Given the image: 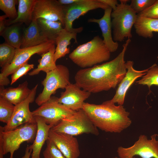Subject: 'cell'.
I'll return each instance as SVG.
<instances>
[{
  "label": "cell",
  "instance_id": "13",
  "mask_svg": "<svg viewBox=\"0 0 158 158\" xmlns=\"http://www.w3.org/2000/svg\"><path fill=\"white\" fill-rule=\"evenodd\" d=\"M65 6L58 0H35L32 10V19L44 18L64 24Z\"/></svg>",
  "mask_w": 158,
  "mask_h": 158
},
{
  "label": "cell",
  "instance_id": "15",
  "mask_svg": "<svg viewBox=\"0 0 158 158\" xmlns=\"http://www.w3.org/2000/svg\"><path fill=\"white\" fill-rule=\"evenodd\" d=\"M49 138L51 140L66 158H78L80 155L77 139L74 136L56 132L50 129Z\"/></svg>",
  "mask_w": 158,
  "mask_h": 158
},
{
  "label": "cell",
  "instance_id": "18",
  "mask_svg": "<svg viewBox=\"0 0 158 158\" xmlns=\"http://www.w3.org/2000/svg\"><path fill=\"white\" fill-rule=\"evenodd\" d=\"M50 41L52 40L43 32L37 20L32 19L29 26L23 29L20 48L36 46Z\"/></svg>",
  "mask_w": 158,
  "mask_h": 158
},
{
  "label": "cell",
  "instance_id": "10",
  "mask_svg": "<svg viewBox=\"0 0 158 158\" xmlns=\"http://www.w3.org/2000/svg\"><path fill=\"white\" fill-rule=\"evenodd\" d=\"M64 6V28L69 32L79 31L80 32L83 30V27L73 28V23L76 19L90 11L98 8L104 10L109 7L99 0H80L77 3Z\"/></svg>",
  "mask_w": 158,
  "mask_h": 158
},
{
  "label": "cell",
  "instance_id": "20",
  "mask_svg": "<svg viewBox=\"0 0 158 158\" xmlns=\"http://www.w3.org/2000/svg\"><path fill=\"white\" fill-rule=\"evenodd\" d=\"M31 91L28 87V81H25L15 88H5L4 86H0V97L16 105L27 98Z\"/></svg>",
  "mask_w": 158,
  "mask_h": 158
},
{
  "label": "cell",
  "instance_id": "34",
  "mask_svg": "<svg viewBox=\"0 0 158 158\" xmlns=\"http://www.w3.org/2000/svg\"><path fill=\"white\" fill-rule=\"evenodd\" d=\"M138 16L158 19V0L148 8L137 14Z\"/></svg>",
  "mask_w": 158,
  "mask_h": 158
},
{
  "label": "cell",
  "instance_id": "5",
  "mask_svg": "<svg viewBox=\"0 0 158 158\" xmlns=\"http://www.w3.org/2000/svg\"><path fill=\"white\" fill-rule=\"evenodd\" d=\"M36 123H27L15 129L4 131L0 129V140L2 142L4 155L9 152V158H13V154L24 142H33L37 133Z\"/></svg>",
  "mask_w": 158,
  "mask_h": 158
},
{
  "label": "cell",
  "instance_id": "36",
  "mask_svg": "<svg viewBox=\"0 0 158 158\" xmlns=\"http://www.w3.org/2000/svg\"><path fill=\"white\" fill-rule=\"evenodd\" d=\"M8 18L5 15L0 16V35H1L6 26V18Z\"/></svg>",
  "mask_w": 158,
  "mask_h": 158
},
{
  "label": "cell",
  "instance_id": "32",
  "mask_svg": "<svg viewBox=\"0 0 158 158\" xmlns=\"http://www.w3.org/2000/svg\"><path fill=\"white\" fill-rule=\"evenodd\" d=\"M156 0H131L130 5L137 14L141 12L151 6Z\"/></svg>",
  "mask_w": 158,
  "mask_h": 158
},
{
  "label": "cell",
  "instance_id": "35",
  "mask_svg": "<svg viewBox=\"0 0 158 158\" xmlns=\"http://www.w3.org/2000/svg\"><path fill=\"white\" fill-rule=\"evenodd\" d=\"M101 3L111 8L113 10H115L118 4L116 0H99Z\"/></svg>",
  "mask_w": 158,
  "mask_h": 158
},
{
  "label": "cell",
  "instance_id": "14",
  "mask_svg": "<svg viewBox=\"0 0 158 158\" xmlns=\"http://www.w3.org/2000/svg\"><path fill=\"white\" fill-rule=\"evenodd\" d=\"M75 83H71L61 93L58 101L72 110L77 111L82 109L84 101L90 96L91 93L83 90Z\"/></svg>",
  "mask_w": 158,
  "mask_h": 158
},
{
  "label": "cell",
  "instance_id": "4",
  "mask_svg": "<svg viewBox=\"0 0 158 158\" xmlns=\"http://www.w3.org/2000/svg\"><path fill=\"white\" fill-rule=\"evenodd\" d=\"M119 1L120 3L111 14L113 39L117 42L132 37V28L138 17L137 13L127 4L129 0Z\"/></svg>",
  "mask_w": 158,
  "mask_h": 158
},
{
  "label": "cell",
  "instance_id": "38",
  "mask_svg": "<svg viewBox=\"0 0 158 158\" xmlns=\"http://www.w3.org/2000/svg\"><path fill=\"white\" fill-rule=\"evenodd\" d=\"M80 0H58L59 3L62 5L65 6L79 2Z\"/></svg>",
  "mask_w": 158,
  "mask_h": 158
},
{
  "label": "cell",
  "instance_id": "17",
  "mask_svg": "<svg viewBox=\"0 0 158 158\" xmlns=\"http://www.w3.org/2000/svg\"><path fill=\"white\" fill-rule=\"evenodd\" d=\"M112 9L109 7L104 10V14L99 19L94 18L88 20V23H97L101 31L103 40L111 53L116 51L118 47V42L114 41L112 36L111 14Z\"/></svg>",
  "mask_w": 158,
  "mask_h": 158
},
{
  "label": "cell",
  "instance_id": "24",
  "mask_svg": "<svg viewBox=\"0 0 158 158\" xmlns=\"http://www.w3.org/2000/svg\"><path fill=\"white\" fill-rule=\"evenodd\" d=\"M55 49V45L48 51L41 55V58L38 60L39 64L37 68L29 72L28 75L32 76L37 75L41 71L46 73L55 69L57 66L54 60Z\"/></svg>",
  "mask_w": 158,
  "mask_h": 158
},
{
  "label": "cell",
  "instance_id": "27",
  "mask_svg": "<svg viewBox=\"0 0 158 158\" xmlns=\"http://www.w3.org/2000/svg\"><path fill=\"white\" fill-rule=\"evenodd\" d=\"M16 49L6 42L0 44V66L2 68L10 64L14 57Z\"/></svg>",
  "mask_w": 158,
  "mask_h": 158
},
{
  "label": "cell",
  "instance_id": "9",
  "mask_svg": "<svg viewBox=\"0 0 158 158\" xmlns=\"http://www.w3.org/2000/svg\"><path fill=\"white\" fill-rule=\"evenodd\" d=\"M58 99L56 97L51 96L48 100L32 111L33 116L41 117L47 124L54 126L76 111L59 103Z\"/></svg>",
  "mask_w": 158,
  "mask_h": 158
},
{
  "label": "cell",
  "instance_id": "1",
  "mask_svg": "<svg viewBox=\"0 0 158 158\" xmlns=\"http://www.w3.org/2000/svg\"><path fill=\"white\" fill-rule=\"evenodd\" d=\"M130 42L128 39L123 45L121 51L112 60L78 70L75 76V83L91 93L115 88L127 72L124 56Z\"/></svg>",
  "mask_w": 158,
  "mask_h": 158
},
{
  "label": "cell",
  "instance_id": "30",
  "mask_svg": "<svg viewBox=\"0 0 158 158\" xmlns=\"http://www.w3.org/2000/svg\"><path fill=\"white\" fill-rule=\"evenodd\" d=\"M18 3L16 0H0V9L10 20L16 19L17 17L16 5Z\"/></svg>",
  "mask_w": 158,
  "mask_h": 158
},
{
  "label": "cell",
  "instance_id": "28",
  "mask_svg": "<svg viewBox=\"0 0 158 158\" xmlns=\"http://www.w3.org/2000/svg\"><path fill=\"white\" fill-rule=\"evenodd\" d=\"M136 82L138 84L147 85L150 90L152 85L158 86V66L155 63L149 67L146 74L141 79Z\"/></svg>",
  "mask_w": 158,
  "mask_h": 158
},
{
  "label": "cell",
  "instance_id": "39",
  "mask_svg": "<svg viewBox=\"0 0 158 158\" xmlns=\"http://www.w3.org/2000/svg\"><path fill=\"white\" fill-rule=\"evenodd\" d=\"M32 152V149L30 146L28 145L26 147L24 155L21 158H30Z\"/></svg>",
  "mask_w": 158,
  "mask_h": 158
},
{
  "label": "cell",
  "instance_id": "26",
  "mask_svg": "<svg viewBox=\"0 0 158 158\" xmlns=\"http://www.w3.org/2000/svg\"><path fill=\"white\" fill-rule=\"evenodd\" d=\"M36 20L43 32L50 40L55 42L59 33L64 28L62 23L59 21H53L42 18Z\"/></svg>",
  "mask_w": 158,
  "mask_h": 158
},
{
  "label": "cell",
  "instance_id": "8",
  "mask_svg": "<svg viewBox=\"0 0 158 158\" xmlns=\"http://www.w3.org/2000/svg\"><path fill=\"white\" fill-rule=\"evenodd\" d=\"M117 152L119 157L122 158H133L136 155L142 158H158V134L152 135L150 139L141 135L132 146L119 147Z\"/></svg>",
  "mask_w": 158,
  "mask_h": 158
},
{
  "label": "cell",
  "instance_id": "41",
  "mask_svg": "<svg viewBox=\"0 0 158 158\" xmlns=\"http://www.w3.org/2000/svg\"><path fill=\"white\" fill-rule=\"evenodd\" d=\"M112 158H121V157H113ZM133 158H135L134 157H133Z\"/></svg>",
  "mask_w": 158,
  "mask_h": 158
},
{
  "label": "cell",
  "instance_id": "29",
  "mask_svg": "<svg viewBox=\"0 0 158 158\" xmlns=\"http://www.w3.org/2000/svg\"><path fill=\"white\" fill-rule=\"evenodd\" d=\"M15 105L4 98L0 97V121L7 124L13 114Z\"/></svg>",
  "mask_w": 158,
  "mask_h": 158
},
{
  "label": "cell",
  "instance_id": "40",
  "mask_svg": "<svg viewBox=\"0 0 158 158\" xmlns=\"http://www.w3.org/2000/svg\"><path fill=\"white\" fill-rule=\"evenodd\" d=\"M4 154L2 148V142L0 140V158H4Z\"/></svg>",
  "mask_w": 158,
  "mask_h": 158
},
{
  "label": "cell",
  "instance_id": "6",
  "mask_svg": "<svg viewBox=\"0 0 158 158\" xmlns=\"http://www.w3.org/2000/svg\"><path fill=\"white\" fill-rule=\"evenodd\" d=\"M51 129L56 132L74 136L84 133L95 135L99 134L97 128L83 109L76 111L71 116L60 121Z\"/></svg>",
  "mask_w": 158,
  "mask_h": 158
},
{
  "label": "cell",
  "instance_id": "37",
  "mask_svg": "<svg viewBox=\"0 0 158 158\" xmlns=\"http://www.w3.org/2000/svg\"><path fill=\"white\" fill-rule=\"evenodd\" d=\"M11 84L10 81L8 78L4 75L1 73H0V86H7Z\"/></svg>",
  "mask_w": 158,
  "mask_h": 158
},
{
  "label": "cell",
  "instance_id": "2",
  "mask_svg": "<svg viewBox=\"0 0 158 158\" xmlns=\"http://www.w3.org/2000/svg\"><path fill=\"white\" fill-rule=\"evenodd\" d=\"M82 109L95 126L106 132L120 133L132 123L129 112L123 105L109 100L100 104L85 102Z\"/></svg>",
  "mask_w": 158,
  "mask_h": 158
},
{
  "label": "cell",
  "instance_id": "7",
  "mask_svg": "<svg viewBox=\"0 0 158 158\" xmlns=\"http://www.w3.org/2000/svg\"><path fill=\"white\" fill-rule=\"evenodd\" d=\"M70 77V72L66 66L57 65L55 69L46 73L45 78L42 81L43 89L36 98V103L40 106L48 100L57 89H65L71 83Z\"/></svg>",
  "mask_w": 158,
  "mask_h": 158
},
{
  "label": "cell",
  "instance_id": "31",
  "mask_svg": "<svg viewBox=\"0 0 158 158\" xmlns=\"http://www.w3.org/2000/svg\"><path fill=\"white\" fill-rule=\"evenodd\" d=\"M47 146L43 152L44 158H66L50 139L46 141Z\"/></svg>",
  "mask_w": 158,
  "mask_h": 158
},
{
  "label": "cell",
  "instance_id": "33",
  "mask_svg": "<svg viewBox=\"0 0 158 158\" xmlns=\"http://www.w3.org/2000/svg\"><path fill=\"white\" fill-rule=\"evenodd\" d=\"M34 66L33 64H29L27 62L19 68L11 75V85L13 84L20 78L33 69Z\"/></svg>",
  "mask_w": 158,
  "mask_h": 158
},
{
  "label": "cell",
  "instance_id": "3",
  "mask_svg": "<svg viewBox=\"0 0 158 158\" xmlns=\"http://www.w3.org/2000/svg\"><path fill=\"white\" fill-rule=\"evenodd\" d=\"M110 55L103 40L97 35L78 46L69 54V57L76 65L85 68L107 61Z\"/></svg>",
  "mask_w": 158,
  "mask_h": 158
},
{
  "label": "cell",
  "instance_id": "23",
  "mask_svg": "<svg viewBox=\"0 0 158 158\" xmlns=\"http://www.w3.org/2000/svg\"><path fill=\"white\" fill-rule=\"evenodd\" d=\"M35 0H18L17 17L13 20H6V25L18 23L30 24L32 19V10Z\"/></svg>",
  "mask_w": 158,
  "mask_h": 158
},
{
  "label": "cell",
  "instance_id": "25",
  "mask_svg": "<svg viewBox=\"0 0 158 158\" xmlns=\"http://www.w3.org/2000/svg\"><path fill=\"white\" fill-rule=\"evenodd\" d=\"M17 23L6 27L0 35L4 38L5 42L16 49L20 48L23 35L20 27Z\"/></svg>",
  "mask_w": 158,
  "mask_h": 158
},
{
  "label": "cell",
  "instance_id": "19",
  "mask_svg": "<svg viewBox=\"0 0 158 158\" xmlns=\"http://www.w3.org/2000/svg\"><path fill=\"white\" fill-rule=\"evenodd\" d=\"M34 117L37 125V130L33 143L30 145L32 149L31 158H41L40 154L42 148L48 139L50 130L54 126L47 124L41 117Z\"/></svg>",
  "mask_w": 158,
  "mask_h": 158
},
{
  "label": "cell",
  "instance_id": "22",
  "mask_svg": "<svg viewBox=\"0 0 158 158\" xmlns=\"http://www.w3.org/2000/svg\"><path fill=\"white\" fill-rule=\"evenodd\" d=\"M134 27L139 36L151 38L154 32H158V19L138 16Z\"/></svg>",
  "mask_w": 158,
  "mask_h": 158
},
{
  "label": "cell",
  "instance_id": "11",
  "mask_svg": "<svg viewBox=\"0 0 158 158\" xmlns=\"http://www.w3.org/2000/svg\"><path fill=\"white\" fill-rule=\"evenodd\" d=\"M38 86V84L35 85L31 89L27 98L15 105L14 112L9 122L4 127L0 126V129L2 131H10L26 123H36L32 112L30 111L29 104L35 100Z\"/></svg>",
  "mask_w": 158,
  "mask_h": 158
},
{
  "label": "cell",
  "instance_id": "12",
  "mask_svg": "<svg viewBox=\"0 0 158 158\" xmlns=\"http://www.w3.org/2000/svg\"><path fill=\"white\" fill-rule=\"evenodd\" d=\"M56 45L55 41H50L36 46L16 49L12 61L9 65L1 68V73L8 77L12 75L19 68L28 62L32 56L35 54L41 55L48 51Z\"/></svg>",
  "mask_w": 158,
  "mask_h": 158
},
{
  "label": "cell",
  "instance_id": "16",
  "mask_svg": "<svg viewBox=\"0 0 158 158\" xmlns=\"http://www.w3.org/2000/svg\"><path fill=\"white\" fill-rule=\"evenodd\" d=\"M133 62L130 60L126 63L127 72L119 83L115 95L111 99L109 100L110 102L123 105L126 93L129 87L138 78L145 75L149 68L142 71L137 70L133 68Z\"/></svg>",
  "mask_w": 158,
  "mask_h": 158
},
{
  "label": "cell",
  "instance_id": "21",
  "mask_svg": "<svg viewBox=\"0 0 158 158\" xmlns=\"http://www.w3.org/2000/svg\"><path fill=\"white\" fill-rule=\"evenodd\" d=\"M80 32L79 31L69 32L64 28L59 33L55 40L56 46L54 57L55 63L58 59L69 53L70 49L68 47L71 44L72 39L77 43V35Z\"/></svg>",
  "mask_w": 158,
  "mask_h": 158
}]
</instances>
